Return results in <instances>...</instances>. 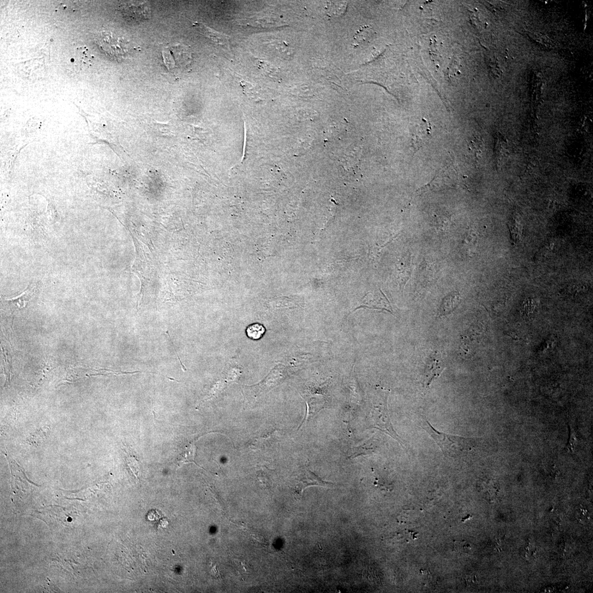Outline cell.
<instances>
[{
  "label": "cell",
  "instance_id": "cell-9",
  "mask_svg": "<svg viewBox=\"0 0 593 593\" xmlns=\"http://www.w3.org/2000/svg\"><path fill=\"white\" fill-rule=\"evenodd\" d=\"M194 26L198 32L213 41L214 44L226 48L227 49H229V38L226 35L216 32L202 23L196 22L194 24Z\"/></svg>",
  "mask_w": 593,
  "mask_h": 593
},
{
  "label": "cell",
  "instance_id": "cell-16",
  "mask_svg": "<svg viewBox=\"0 0 593 593\" xmlns=\"http://www.w3.org/2000/svg\"><path fill=\"white\" fill-rule=\"evenodd\" d=\"M482 141L480 137H472L468 141V146L473 159L477 160L482 151Z\"/></svg>",
  "mask_w": 593,
  "mask_h": 593
},
{
  "label": "cell",
  "instance_id": "cell-6",
  "mask_svg": "<svg viewBox=\"0 0 593 593\" xmlns=\"http://www.w3.org/2000/svg\"><path fill=\"white\" fill-rule=\"evenodd\" d=\"M119 11L124 19L134 22L147 20L150 13L147 3H122Z\"/></svg>",
  "mask_w": 593,
  "mask_h": 593
},
{
  "label": "cell",
  "instance_id": "cell-24",
  "mask_svg": "<svg viewBox=\"0 0 593 593\" xmlns=\"http://www.w3.org/2000/svg\"><path fill=\"white\" fill-rule=\"evenodd\" d=\"M558 473H559V472L558 470H557L556 468H553V470H552V476L555 478L556 477L557 475H558Z\"/></svg>",
  "mask_w": 593,
  "mask_h": 593
},
{
  "label": "cell",
  "instance_id": "cell-2",
  "mask_svg": "<svg viewBox=\"0 0 593 593\" xmlns=\"http://www.w3.org/2000/svg\"><path fill=\"white\" fill-rule=\"evenodd\" d=\"M389 393L387 389L381 388H377L374 393L371 401L369 426L390 436L404 447L405 443L395 432L389 417L387 406Z\"/></svg>",
  "mask_w": 593,
  "mask_h": 593
},
{
  "label": "cell",
  "instance_id": "cell-3",
  "mask_svg": "<svg viewBox=\"0 0 593 593\" xmlns=\"http://www.w3.org/2000/svg\"><path fill=\"white\" fill-rule=\"evenodd\" d=\"M164 64L172 73H179L187 69L193 61L189 47L182 44L170 45L162 51Z\"/></svg>",
  "mask_w": 593,
  "mask_h": 593
},
{
  "label": "cell",
  "instance_id": "cell-4",
  "mask_svg": "<svg viewBox=\"0 0 593 593\" xmlns=\"http://www.w3.org/2000/svg\"><path fill=\"white\" fill-rule=\"evenodd\" d=\"M96 41L106 55L117 61L121 60L128 53V46L125 41L111 32L101 33Z\"/></svg>",
  "mask_w": 593,
  "mask_h": 593
},
{
  "label": "cell",
  "instance_id": "cell-8",
  "mask_svg": "<svg viewBox=\"0 0 593 593\" xmlns=\"http://www.w3.org/2000/svg\"><path fill=\"white\" fill-rule=\"evenodd\" d=\"M314 486L332 488L334 486V484L323 481L319 476L308 470L301 475V478L299 479L298 483L296 484V493L297 495H301L305 488Z\"/></svg>",
  "mask_w": 593,
  "mask_h": 593
},
{
  "label": "cell",
  "instance_id": "cell-5",
  "mask_svg": "<svg viewBox=\"0 0 593 593\" xmlns=\"http://www.w3.org/2000/svg\"><path fill=\"white\" fill-rule=\"evenodd\" d=\"M455 172L456 170H453L452 167L450 170L448 167H446L445 169V167L439 174H437L435 178L429 184L418 189L416 191V193L422 194L429 191H439L447 189L453 188L458 184L459 181L458 179H453L452 177V175Z\"/></svg>",
  "mask_w": 593,
  "mask_h": 593
},
{
  "label": "cell",
  "instance_id": "cell-20",
  "mask_svg": "<svg viewBox=\"0 0 593 593\" xmlns=\"http://www.w3.org/2000/svg\"><path fill=\"white\" fill-rule=\"evenodd\" d=\"M128 464L131 470L134 472L136 475H138L139 471V462L134 455L129 454L127 457Z\"/></svg>",
  "mask_w": 593,
  "mask_h": 593
},
{
  "label": "cell",
  "instance_id": "cell-7",
  "mask_svg": "<svg viewBox=\"0 0 593 593\" xmlns=\"http://www.w3.org/2000/svg\"><path fill=\"white\" fill-rule=\"evenodd\" d=\"M432 127L430 123L424 121L413 130L412 134V147L413 151L416 152L422 148L431 138Z\"/></svg>",
  "mask_w": 593,
  "mask_h": 593
},
{
  "label": "cell",
  "instance_id": "cell-22",
  "mask_svg": "<svg viewBox=\"0 0 593 593\" xmlns=\"http://www.w3.org/2000/svg\"><path fill=\"white\" fill-rule=\"evenodd\" d=\"M536 553L535 548L530 544L527 546L523 552V555L525 559H530L531 558H534Z\"/></svg>",
  "mask_w": 593,
  "mask_h": 593
},
{
  "label": "cell",
  "instance_id": "cell-14",
  "mask_svg": "<svg viewBox=\"0 0 593 593\" xmlns=\"http://www.w3.org/2000/svg\"><path fill=\"white\" fill-rule=\"evenodd\" d=\"M34 287L29 286L20 296L15 298L7 299V301L10 304L14 305L17 308L22 309L25 308L30 299H31L34 293Z\"/></svg>",
  "mask_w": 593,
  "mask_h": 593
},
{
  "label": "cell",
  "instance_id": "cell-23",
  "mask_svg": "<svg viewBox=\"0 0 593 593\" xmlns=\"http://www.w3.org/2000/svg\"><path fill=\"white\" fill-rule=\"evenodd\" d=\"M466 582L468 584H476L477 582V577L475 575H470L465 578Z\"/></svg>",
  "mask_w": 593,
  "mask_h": 593
},
{
  "label": "cell",
  "instance_id": "cell-10",
  "mask_svg": "<svg viewBox=\"0 0 593 593\" xmlns=\"http://www.w3.org/2000/svg\"><path fill=\"white\" fill-rule=\"evenodd\" d=\"M93 56L86 46L77 47L74 55L75 65L80 70H85L92 64Z\"/></svg>",
  "mask_w": 593,
  "mask_h": 593
},
{
  "label": "cell",
  "instance_id": "cell-12",
  "mask_svg": "<svg viewBox=\"0 0 593 593\" xmlns=\"http://www.w3.org/2000/svg\"><path fill=\"white\" fill-rule=\"evenodd\" d=\"M435 357H431V360L428 364V366L425 373V383L427 386H429L432 382L438 377L442 371L444 370L445 368H442L439 365V361L437 360V358Z\"/></svg>",
  "mask_w": 593,
  "mask_h": 593
},
{
  "label": "cell",
  "instance_id": "cell-15",
  "mask_svg": "<svg viewBox=\"0 0 593 593\" xmlns=\"http://www.w3.org/2000/svg\"><path fill=\"white\" fill-rule=\"evenodd\" d=\"M195 447L194 445H190L185 448V450L179 455L177 458L178 466H181L185 463H195Z\"/></svg>",
  "mask_w": 593,
  "mask_h": 593
},
{
  "label": "cell",
  "instance_id": "cell-18",
  "mask_svg": "<svg viewBox=\"0 0 593 593\" xmlns=\"http://www.w3.org/2000/svg\"><path fill=\"white\" fill-rule=\"evenodd\" d=\"M265 332V327L260 323H255L249 326L246 330L248 337L255 340L261 338Z\"/></svg>",
  "mask_w": 593,
  "mask_h": 593
},
{
  "label": "cell",
  "instance_id": "cell-1",
  "mask_svg": "<svg viewBox=\"0 0 593 593\" xmlns=\"http://www.w3.org/2000/svg\"><path fill=\"white\" fill-rule=\"evenodd\" d=\"M421 426L432 437L446 457L458 458L463 457L474 450L481 441V439L465 438L440 432L423 416Z\"/></svg>",
  "mask_w": 593,
  "mask_h": 593
},
{
  "label": "cell",
  "instance_id": "cell-11",
  "mask_svg": "<svg viewBox=\"0 0 593 593\" xmlns=\"http://www.w3.org/2000/svg\"><path fill=\"white\" fill-rule=\"evenodd\" d=\"M461 298L459 293L457 292H452L451 294H449L443 299L437 316L441 317L450 314L458 307Z\"/></svg>",
  "mask_w": 593,
  "mask_h": 593
},
{
  "label": "cell",
  "instance_id": "cell-13",
  "mask_svg": "<svg viewBox=\"0 0 593 593\" xmlns=\"http://www.w3.org/2000/svg\"><path fill=\"white\" fill-rule=\"evenodd\" d=\"M376 448V444L374 438L365 441L363 444L352 449L349 458L354 459L361 455L369 454L373 453Z\"/></svg>",
  "mask_w": 593,
  "mask_h": 593
},
{
  "label": "cell",
  "instance_id": "cell-17",
  "mask_svg": "<svg viewBox=\"0 0 593 593\" xmlns=\"http://www.w3.org/2000/svg\"><path fill=\"white\" fill-rule=\"evenodd\" d=\"M374 36L373 29L368 26L362 28L355 36V41L359 44L369 42Z\"/></svg>",
  "mask_w": 593,
  "mask_h": 593
},
{
  "label": "cell",
  "instance_id": "cell-21",
  "mask_svg": "<svg viewBox=\"0 0 593 593\" xmlns=\"http://www.w3.org/2000/svg\"><path fill=\"white\" fill-rule=\"evenodd\" d=\"M454 544L455 550L461 554L468 553L471 549L470 545L466 542H455Z\"/></svg>",
  "mask_w": 593,
  "mask_h": 593
},
{
  "label": "cell",
  "instance_id": "cell-19",
  "mask_svg": "<svg viewBox=\"0 0 593 593\" xmlns=\"http://www.w3.org/2000/svg\"><path fill=\"white\" fill-rule=\"evenodd\" d=\"M570 429H571L570 438V440H569V441H568V443L566 448H567V450L568 453L572 454V453H574V451H575V448H576V447L577 446V445L578 443V439H577V435L576 434V432H575L574 429H573L571 427Z\"/></svg>",
  "mask_w": 593,
  "mask_h": 593
}]
</instances>
